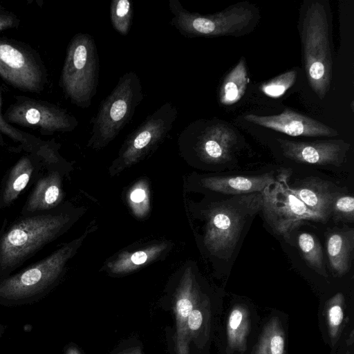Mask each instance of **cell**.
Instances as JSON below:
<instances>
[{"label": "cell", "mask_w": 354, "mask_h": 354, "mask_svg": "<svg viewBox=\"0 0 354 354\" xmlns=\"http://www.w3.org/2000/svg\"><path fill=\"white\" fill-rule=\"evenodd\" d=\"M73 214L66 206L46 212L19 214L0 230V277H6L61 236L72 223Z\"/></svg>", "instance_id": "1"}, {"label": "cell", "mask_w": 354, "mask_h": 354, "mask_svg": "<svg viewBox=\"0 0 354 354\" xmlns=\"http://www.w3.org/2000/svg\"><path fill=\"white\" fill-rule=\"evenodd\" d=\"M299 30L309 85L323 100L330 87L333 55L328 10L322 2L313 1L306 8Z\"/></svg>", "instance_id": "2"}, {"label": "cell", "mask_w": 354, "mask_h": 354, "mask_svg": "<svg viewBox=\"0 0 354 354\" xmlns=\"http://www.w3.org/2000/svg\"><path fill=\"white\" fill-rule=\"evenodd\" d=\"M169 9L173 15L170 24L180 35L189 39L242 36L252 32L260 19L259 9L247 1L209 15L189 11L178 0H169Z\"/></svg>", "instance_id": "3"}, {"label": "cell", "mask_w": 354, "mask_h": 354, "mask_svg": "<svg viewBox=\"0 0 354 354\" xmlns=\"http://www.w3.org/2000/svg\"><path fill=\"white\" fill-rule=\"evenodd\" d=\"M261 193L234 195L214 203L207 212L204 243L209 252L231 258L246 222L261 210Z\"/></svg>", "instance_id": "4"}, {"label": "cell", "mask_w": 354, "mask_h": 354, "mask_svg": "<svg viewBox=\"0 0 354 354\" xmlns=\"http://www.w3.org/2000/svg\"><path fill=\"white\" fill-rule=\"evenodd\" d=\"M99 56L93 37L88 33L75 34L68 43L59 81L65 96L75 106H91L97 93Z\"/></svg>", "instance_id": "5"}, {"label": "cell", "mask_w": 354, "mask_h": 354, "mask_svg": "<svg viewBox=\"0 0 354 354\" xmlns=\"http://www.w3.org/2000/svg\"><path fill=\"white\" fill-rule=\"evenodd\" d=\"M143 97L138 75L134 71L124 73L111 93L101 102L92 120L88 147L100 149L114 140L130 122Z\"/></svg>", "instance_id": "6"}, {"label": "cell", "mask_w": 354, "mask_h": 354, "mask_svg": "<svg viewBox=\"0 0 354 354\" xmlns=\"http://www.w3.org/2000/svg\"><path fill=\"white\" fill-rule=\"evenodd\" d=\"M0 77L16 89L41 93L48 82L46 67L30 45L0 37Z\"/></svg>", "instance_id": "7"}, {"label": "cell", "mask_w": 354, "mask_h": 354, "mask_svg": "<svg viewBox=\"0 0 354 354\" xmlns=\"http://www.w3.org/2000/svg\"><path fill=\"white\" fill-rule=\"evenodd\" d=\"M3 115L10 124L33 129L45 136L71 132L78 125L76 118L66 109L25 95L15 96Z\"/></svg>", "instance_id": "8"}, {"label": "cell", "mask_w": 354, "mask_h": 354, "mask_svg": "<svg viewBox=\"0 0 354 354\" xmlns=\"http://www.w3.org/2000/svg\"><path fill=\"white\" fill-rule=\"evenodd\" d=\"M237 142L234 131L221 122L197 120L180 133L178 144L182 151H192L203 162L219 164L232 158Z\"/></svg>", "instance_id": "9"}, {"label": "cell", "mask_w": 354, "mask_h": 354, "mask_svg": "<svg viewBox=\"0 0 354 354\" xmlns=\"http://www.w3.org/2000/svg\"><path fill=\"white\" fill-rule=\"evenodd\" d=\"M261 210L275 233L288 241L291 233L306 220L324 222L289 189L285 179L275 181L262 192Z\"/></svg>", "instance_id": "10"}, {"label": "cell", "mask_w": 354, "mask_h": 354, "mask_svg": "<svg viewBox=\"0 0 354 354\" xmlns=\"http://www.w3.org/2000/svg\"><path fill=\"white\" fill-rule=\"evenodd\" d=\"M177 115L176 106L170 102L149 115L127 137L113 162L114 169L120 171L131 166L154 149L173 128Z\"/></svg>", "instance_id": "11"}, {"label": "cell", "mask_w": 354, "mask_h": 354, "mask_svg": "<svg viewBox=\"0 0 354 354\" xmlns=\"http://www.w3.org/2000/svg\"><path fill=\"white\" fill-rule=\"evenodd\" d=\"M86 235L87 232L77 239L63 244L46 257L19 273L5 278L0 288L21 291L39 289L50 285L61 276L67 263L75 254Z\"/></svg>", "instance_id": "12"}, {"label": "cell", "mask_w": 354, "mask_h": 354, "mask_svg": "<svg viewBox=\"0 0 354 354\" xmlns=\"http://www.w3.org/2000/svg\"><path fill=\"white\" fill-rule=\"evenodd\" d=\"M277 140L287 158L315 165L340 167L351 146L342 140L300 142L278 138Z\"/></svg>", "instance_id": "13"}, {"label": "cell", "mask_w": 354, "mask_h": 354, "mask_svg": "<svg viewBox=\"0 0 354 354\" xmlns=\"http://www.w3.org/2000/svg\"><path fill=\"white\" fill-rule=\"evenodd\" d=\"M244 119L248 122L290 136L333 137L338 135L334 129L290 109H286L277 115L248 114Z\"/></svg>", "instance_id": "14"}, {"label": "cell", "mask_w": 354, "mask_h": 354, "mask_svg": "<svg viewBox=\"0 0 354 354\" xmlns=\"http://www.w3.org/2000/svg\"><path fill=\"white\" fill-rule=\"evenodd\" d=\"M48 165L32 185L21 210V215L28 216L50 211L58 207L63 198L61 167Z\"/></svg>", "instance_id": "15"}, {"label": "cell", "mask_w": 354, "mask_h": 354, "mask_svg": "<svg viewBox=\"0 0 354 354\" xmlns=\"http://www.w3.org/2000/svg\"><path fill=\"white\" fill-rule=\"evenodd\" d=\"M44 169L40 157L26 153L6 171L0 185V209L12 206Z\"/></svg>", "instance_id": "16"}, {"label": "cell", "mask_w": 354, "mask_h": 354, "mask_svg": "<svg viewBox=\"0 0 354 354\" xmlns=\"http://www.w3.org/2000/svg\"><path fill=\"white\" fill-rule=\"evenodd\" d=\"M289 189L310 209L326 222L331 215L335 198L342 193L331 182L318 177H307Z\"/></svg>", "instance_id": "17"}, {"label": "cell", "mask_w": 354, "mask_h": 354, "mask_svg": "<svg viewBox=\"0 0 354 354\" xmlns=\"http://www.w3.org/2000/svg\"><path fill=\"white\" fill-rule=\"evenodd\" d=\"M196 301V290L193 274L189 269L185 272L179 287L175 303L176 320V342L178 354H189V333L187 318Z\"/></svg>", "instance_id": "18"}, {"label": "cell", "mask_w": 354, "mask_h": 354, "mask_svg": "<svg viewBox=\"0 0 354 354\" xmlns=\"http://www.w3.org/2000/svg\"><path fill=\"white\" fill-rule=\"evenodd\" d=\"M276 180L272 172L257 176H212L201 180L203 187L225 194L261 193Z\"/></svg>", "instance_id": "19"}, {"label": "cell", "mask_w": 354, "mask_h": 354, "mask_svg": "<svg viewBox=\"0 0 354 354\" xmlns=\"http://www.w3.org/2000/svg\"><path fill=\"white\" fill-rule=\"evenodd\" d=\"M329 265L335 276H342L349 271L354 249V230L338 229L330 233L326 239Z\"/></svg>", "instance_id": "20"}, {"label": "cell", "mask_w": 354, "mask_h": 354, "mask_svg": "<svg viewBox=\"0 0 354 354\" xmlns=\"http://www.w3.org/2000/svg\"><path fill=\"white\" fill-rule=\"evenodd\" d=\"M248 82L245 60L241 57L221 83L218 93L220 103L223 105H232L239 102L245 94Z\"/></svg>", "instance_id": "21"}, {"label": "cell", "mask_w": 354, "mask_h": 354, "mask_svg": "<svg viewBox=\"0 0 354 354\" xmlns=\"http://www.w3.org/2000/svg\"><path fill=\"white\" fill-rule=\"evenodd\" d=\"M167 244L160 243L135 251L123 253L108 264L110 271L114 274H122L133 271L158 257L165 250Z\"/></svg>", "instance_id": "22"}, {"label": "cell", "mask_w": 354, "mask_h": 354, "mask_svg": "<svg viewBox=\"0 0 354 354\" xmlns=\"http://www.w3.org/2000/svg\"><path fill=\"white\" fill-rule=\"evenodd\" d=\"M249 317L248 310L243 306L237 305L231 310L227 322V335L232 348L239 351L245 348L250 329Z\"/></svg>", "instance_id": "23"}, {"label": "cell", "mask_w": 354, "mask_h": 354, "mask_svg": "<svg viewBox=\"0 0 354 354\" xmlns=\"http://www.w3.org/2000/svg\"><path fill=\"white\" fill-rule=\"evenodd\" d=\"M285 335L278 317H274L265 325L252 354H283Z\"/></svg>", "instance_id": "24"}, {"label": "cell", "mask_w": 354, "mask_h": 354, "mask_svg": "<svg viewBox=\"0 0 354 354\" xmlns=\"http://www.w3.org/2000/svg\"><path fill=\"white\" fill-rule=\"evenodd\" d=\"M4 136L19 144L18 149L26 153H35L42 142L39 138L21 131L6 121L2 113V97L0 91V147L6 145Z\"/></svg>", "instance_id": "25"}, {"label": "cell", "mask_w": 354, "mask_h": 354, "mask_svg": "<svg viewBox=\"0 0 354 354\" xmlns=\"http://www.w3.org/2000/svg\"><path fill=\"white\" fill-rule=\"evenodd\" d=\"M301 254L307 266L319 274L328 277L320 242L310 233L303 232L297 237Z\"/></svg>", "instance_id": "26"}, {"label": "cell", "mask_w": 354, "mask_h": 354, "mask_svg": "<svg viewBox=\"0 0 354 354\" xmlns=\"http://www.w3.org/2000/svg\"><path fill=\"white\" fill-rule=\"evenodd\" d=\"M110 18L113 28L121 35H127L131 27L133 6L129 0H112Z\"/></svg>", "instance_id": "27"}, {"label": "cell", "mask_w": 354, "mask_h": 354, "mask_svg": "<svg viewBox=\"0 0 354 354\" xmlns=\"http://www.w3.org/2000/svg\"><path fill=\"white\" fill-rule=\"evenodd\" d=\"M297 75L295 69L288 71L263 84L261 90L267 96L279 97L294 84Z\"/></svg>", "instance_id": "28"}, {"label": "cell", "mask_w": 354, "mask_h": 354, "mask_svg": "<svg viewBox=\"0 0 354 354\" xmlns=\"http://www.w3.org/2000/svg\"><path fill=\"white\" fill-rule=\"evenodd\" d=\"M343 302L344 296L339 292L330 299L327 305L326 319L331 339L338 335L344 319Z\"/></svg>", "instance_id": "29"}, {"label": "cell", "mask_w": 354, "mask_h": 354, "mask_svg": "<svg viewBox=\"0 0 354 354\" xmlns=\"http://www.w3.org/2000/svg\"><path fill=\"white\" fill-rule=\"evenodd\" d=\"M337 221L353 222L354 220V198L341 194L335 200L332 213Z\"/></svg>", "instance_id": "30"}, {"label": "cell", "mask_w": 354, "mask_h": 354, "mask_svg": "<svg viewBox=\"0 0 354 354\" xmlns=\"http://www.w3.org/2000/svg\"><path fill=\"white\" fill-rule=\"evenodd\" d=\"M20 22V19L15 13L0 5V32L18 28Z\"/></svg>", "instance_id": "31"}, {"label": "cell", "mask_w": 354, "mask_h": 354, "mask_svg": "<svg viewBox=\"0 0 354 354\" xmlns=\"http://www.w3.org/2000/svg\"><path fill=\"white\" fill-rule=\"evenodd\" d=\"M203 315L198 308H193L187 318V328L189 335L198 331L202 326Z\"/></svg>", "instance_id": "32"}, {"label": "cell", "mask_w": 354, "mask_h": 354, "mask_svg": "<svg viewBox=\"0 0 354 354\" xmlns=\"http://www.w3.org/2000/svg\"><path fill=\"white\" fill-rule=\"evenodd\" d=\"M147 196L145 189L138 185L131 191L130 200L134 206H136V205H140L144 203L147 199Z\"/></svg>", "instance_id": "33"}, {"label": "cell", "mask_w": 354, "mask_h": 354, "mask_svg": "<svg viewBox=\"0 0 354 354\" xmlns=\"http://www.w3.org/2000/svg\"><path fill=\"white\" fill-rule=\"evenodd\" d=\"M119 354H142V352L140 348L137 347L127 349L125 351H122Z\"/></svg>", "instance_id": "34"}, {"label": "cell", "mask_w": 354, "mask_h": 354, "mask_svg": "<svg viewBox=\"0 0 354 354\" xmlns=\"http://www.w3.org/2000/svg\"><path fill=\"white\" fill-rule=\"evenodd\" d=\"M71 354H79L78 353H71Z\"/></svg>", "instance_id": "35"}, {"label": "cell", "mask_w": 354, "mask_h": 354, "mask_svg": "<svg viewBox=\"0 0 354 354\" xmlns=\"http://www.w3.org/2000/svg\"><path fill=\"white\" fill-rule=\"evenodd\" d=\"M346 354H348V353H346ZM348 354H349V353H348Z\"/></svg>", "instance_id": "36"}]
</instances>
